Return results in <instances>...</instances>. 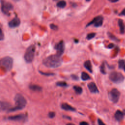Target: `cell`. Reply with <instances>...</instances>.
Masks as SVG:
<instances>
[{
  "instance_id": "ac0fdd59",
  "label": "cell",
  "mask_w": 125,
  "mask_h": 125,
  "mask_svg": "<svg viewBox=\"0 0 125 125\" xmlns=\"http://www.w3.org/2000/svg\"><path fill=\"white\" fill-rule=\"evenodd\" d=\"M29 89L33 90L35 91H41L42 90V88L40 86L35 85H31L29 86Z\"/></svg>"
},
{
  "instance_id": "d6986e66",
  "label": "cell",
  "mask_w": 125,
  "mask_h": 125,
  "mask_svg": "<svg viewBox=\"0 0 125 125\" xmlns=\"http://www.w3.org/2000/svg\"><path fill=\"white\" fill-rule=\"evenodd\" d=\"M81 78L83 81H87L91 79L90 76L85 72H83L81 73Z\"/></svg>"
},
{
  "instance_id": "d6a6232c",
  "label": "cell",
  "mask_w": 125,
  "mask_h": 125,
  "mask_svg": "<svg viewBox=\"0 0 125 125\" xmlns=\"http://www.w3.org/2000/svg\"><path fill=\"white\" fill-rule=\"evenodd\" d=\"M114 46H115V45H114L113 44L111 43V44H110L108 45V49H111L113 48L114 47Z\"/></svg>"
},
{
  "instance_id": "5bb4252c",
  "label": "cell",
  "mask_w": 125,
  "mask_h": 125,
  "mask_svg": "<svg viewBox=\"0 0 125 125\" xmlns=\"http://www.w3.org/2000/svg\"><path fill=\"white\" fill-rule=\"evenodd\" d=\"M61 108L62 110L67 111H76L75 109H74L73 107H71L69 104L67 103H63L62 104Z\"/></svg>"
},
{
  "instance_id": "f1b7e54d",
  "label": "cell",
  "mask_w": 125,
  "mask_h": 125,
  "mask_svg": "<svg viewBox=\"0 0 125 125\" xmlns=\"http://www.w3.org/2000/svg\"><path fill=\"white\" fill-rule=\"evenodd\" d=\"M55 113L54 112H50L49 113V116L50 118H53L55 117Z\"/></svg>"
},
{
  "instance_id": "277c9868",
  "label": "cell",
  "mask_w": 125,
  "mask_h": 125,
  "mask_svg": "<svg viewBox=\"0 0 125 125\" xmlns=\"http://www.w3.org/2000/svg\"><path fill=\"white\" fill-rule=\"evenodd\" d=\"M35 52V47L34 45H31L28 48L24 56V58L26 62L30 63L33 61L34 58Z\"/></svg>"
},
{
  "instance_id": "ba28073f",
  "label": "cell",
  "mask_w": 125,
  "mask_h": 125,
  "mask_svg": "<svg viewBox=\"0 0 125 125\" xmlns=\"http://www.w3.org/2000/svg\"><path fill=\"white\" fill-rule=\"evenodd\" d=\"M103 20H104V18L102 16H98L95 18H94L87 25L86 27H89L92 25H93L94 27L96 28L100 27L103 25Z\"/></svg>"
},
{
  "instance_id": "7c38bea8",
  "label": "cell",
  "mask_w": 125,
  "mask_h": 125,
  "mask_svg": "<svg viewBox=\"0 0 125 125\" xmlns=\"http://www.w3.org/2000/svg\"><path fill=\"white\" fill-rule=\"evenodd\" d=\"M8 119L12 121H22L26 119V116L23 114H20L14 116H10L8 118Z\"/></svg>"
},
{
  "instance_id": "8d00e7d4",
  "label": "cell",
  "mask_w": 125,
  "mask_h": 125,
  "mask_svg": "<svg viewBox=\"0 0 125 125\" xmlns=\"http://www.w3.org/2000/svg\"><path fill=\"white\" fill-rule=\"evenodd\" d=\"M67 125H75L73 124H72V123H69Z\"/></svg>"
},
{
  "instance_id": "83f0119b",
  "label": "cell",
  "mask_w": 125,
  "mask_h": 125,
  "mask_svg": "<svg viewBox=\"0 0 125 125\" xmlns=\"http://www.w3.org/2000/svg\"><path fill=\"white\" fill-rule=\"evenodd\" d=\"M4 39V34L2 31V29L0 28V41H2Z\"/></svg>"
},
{
  "instance_id": "5b68a950",
  "label": "cell",
  "mask_w": 125,
  "mask_h": 125,
  "mask_svg": "<svg viewBox=\"0 0 125 125\" xmlns=\"http://www.w3.org/2000/svg\"><path fill=\"white\" fill-rule=\"evenodd\" d=\"M109 78L112 82L115 84H119L124 81L125 77L123 74L118 72L113 71L109 75Z\"/></svg>"
},
{
  "instance_id": "1f68e13d",
  "label": "cell",
  "mask_w": 125,
  "mask_h": 125,
  "mask_svg": "<svg viewBox=\"0 0 125 125\" xmlns=\"http://www.w3.org/2000/svg\"><path fill=\"white\" fill-rule=\"evenodd\" d=\"M98 125H106L100 119H98Z\"/></svg>"
},
{
  "instance_id": "4dcf8cb0",
  "label": "cell",
  "mask_w": 125,
  "mask_h": 125,
  "mask_svg": "<svg viewBox=\"0 0 125 125\" xmlns=\"http://www.w3.org/2000/svg\"><path fill=\"white\" fill-rule=\"evenodd\" d=\"M42 75H44L46 76H51V75H54V73H44V72H40Z\"/></svg>"
},
{
  "instance_id": "6da1fadb",
  "label": "cell",
  "mask_w": 125,
  "mask_h": 125,
  "mask_svg": "<svg viewBox=\"0 0 125 125\" xmlns=\"http://www.w3.org/2000/svg\"><path fill=\"white\" fill-rule=\"evenodd\" d=\"M62 60L61 57L56 55H51L43 60V63L47 67L49 68H57L62 64Z\"/></svg>"
},
{
  "instance_id": "9c48e42d",
  "label": "cell",
  "mask_w": 125,
  "mask_h": 125,
  "mask_svg": "<svg viewBox=\"0 0 125 125\" xmlns=\"http://www.w3.org/2000/svg\"><path fill=\"white\" fill-rule=\"evenodd\" d=\"M54 49L57 51L56 55L59 57H61L65 51V43L63 41H61L56 44L54 47Z\"/></svg>"
},
{
  "instance_id": "4316f807",
  "label": "cell",
  "mask_w": 125,
  "mask_h": 125,
  "mask_svg": "<svg viewBox=\"0 0 125 125\" xmlns=\"http://www.w3.org/2000/svg\"><path fill=\"white\" fill-rule=\"evenodd\" d=\"M50 28L51 29L54 30H57L58 29V26H57L56 25L53 24H52L50 25Z\"/></svg>"
},
{
  "instance_id": "8992f818",
  "label": "cell",
  "mask_w": 125,
  "mask_h": 125,
  "mask_svg": "<svg viewBox=\"0 0 125 125\" xmlns=\"http://www.w3.org/2000/svg\"><path fill=\"white\" fill-rule=\"evenodd\" d=\"M120 96V91L116 89H112L109 93V98L110 100L114 103L118 102Z\"/></svg>"
},
{
  "instance_id": "e575fe53",
  "label": "cell",
  "mask_w": 125,
  "mask_h": 125,
  "mask_svg": "<svg viewBox=\"0 0 125 125\" xmlns=\"http://www.w3.org/2000/svg\"><path fill=\"white\" fill-rule=\"evenodd\" d=\"M119 15H123L125 16V8L121 11V12L119 14Z\"/></svg>"
},
{
  "instance_id": "f546056e",
  "label": "cell",
  "mask_w": 125,
  "mask_h": 125,
  "mask_svg": "<svg viewBox=\"0 0 125 125\" xmlns=\"http://www.w3.org/2000/svg\"><path fill=\"white\" fill-rule=\"evenodd\" d=\"M71 77L72 78V79L74 80H79V77L78 76H77L75 74H72L71 75Z\"/></svg>"
},
{
  "instance_id": "603a6c76",
  "label": "cell",
  "mask_w": 125,
  "mask_h": 125,
  "mask_svg": "<svg viewBox=\"0 0 125 125\" xmlns=\"http://www.w3.org/2000/svg\"><path fill=\"white\" fill-rule=\"evenodd\" d=\"M125 65V61L124 60H120L118 62L119 68L120 69H123Z\"/></svg>"
},
{
  "instance_id": "30bf717a",
  "label": "cell",
  "mask_w": 125,
  "mask_h": 125,
  "mask_svg": "<svg viewBox=\"0 0 125 125\" xmlns=\"http://www.w3.org/2000/svg\"><path fill=\"white\" fill-rule=\"evenodd\" d=\"M21 24V21L19 18L16 17L8 23V26L10 28H15L18 27Z\"/></svg>"
},
{
  "instance_id": "d590c367",
  "label": "cell",
  "mask_w": 125,
  "mask_h": 125,
  "mask_svg": "<svg viewBox=\"0 0 125 125\" xmlns=\"http://www.w3.org/2000/svg\"><path fill=\"white\" fill-rule=\"evenodd\" d=\"M111 2V3H116L117 2H118V0H115V1H112V0H111V1H110Z\"/></svg>"
},
{
  "instance_id": "cb8c5ba5",
  "label": "cell",
  "mask_w": 125,
  "mask_h": 125,
  "mask_svg": "<svg viewBox=\"0 0 125 125\" xmlns=\"http://www.w3.org/2000/svg\"><path fill=\"white\" fill-rule=\"evenodd\" d=\"M100 71L102 73H103V74H106V69H105V64H104V62L100 66Z\"/></svg>"
},
{
  "instance_id": "7a4b0ae2",
  "label": "cell",
  "mask_w": 125,
  "mask_h": 125,
  "mask_svg": "<svg viewBox=\"0 0 125 125\" xmlns=\"http://www.w3.org/2000/svg\"><path fill=\"white\" fill-rule=\"evenodd\" d=\"M16 106L13 108H11L9 111H15L18 110H21L25 108L27 105V100L25 97L21 94H17L14 98Z\"/></svg>"
},
{
  "instance_id": "ffe728a7",
  "label": "cell",
  "mask_w": 125,
  "mask_h": 125,
  "mask_svg": "<svg viewBox=\"0 0 125 125\" xmlns=\"http://www.w3.org/2000/svg\"><path fill=\"white\" fill-rule=\"evenodd\" d=\"M73 89L77 94H81L83 92V89L80 86H74L73 87Z\"/></svg>"
},
{
  "instance_id": "3957f363",
  "label": "cell",
  "mask_w": 125,
  "mask_h": 125,
  "mask_svg": "<svg viewBox=\"0 0 125 125\" xmlns=\"http://www.w3.org/2000/svg\"><path fill=\"white\" fill-rule=\"evenodd\" d=\"M13 64V59L9 56L5 57L0 60V67L7 71H9L12 69Z\"/></svg>"
},
{
  "instance_id": "2e32d148",
  "label": "cell",
  "mask_w": 125,
  "mask_h": 125,
  "mask_svg": "<svg viewBox=\"0 0 125 125\" xmlns=\"http://www.w3.org/2000/svg\"><path fill=\"white\" fill-rule=\"evenodd\" d=\"M124 114L123 113V112H122L121 111L118 110L116 111L114 116L115 118L116 119V120L118 121H120L121 120H122V119L124 118Z\"/></svg>"
},
{
  "instance_id": "d4e9b609",
  "label": "cell",
  "mask_w": 125,
  "mask_h": 125,
  "mask_svg": "<svg viewBox=\"0 0 125 125\" xmlns=\"http://www.w3.org/2000/svg\"><path fill=\"white\" fill-rule=\"evenodd\" d=\"M96 36V33H93V32H92V33H90L89 34H88L87 36V40H91L92 39H93L95 36Z\"/></svg>"
},
{
  "instance_id": "e0dca14e",
  "label": "cell",
  "mask_w": 125,
  "mask_h": 125,
  "mask_svg": "<svg viewBox=\"0 0 125 125\" xmlns=\"http://www.w3.org/2000/svg\"><path fill=\"white\" fill-rule=\"evenodd\" d=\"M84 66L90 73H92L91 62L90 60H87L84 62Z\"/></svg>"
},
{
  "instance_id": "74e56055",
  "label": "cell",
  "mask_w": 125,
  "mask_h": 125,
  "mask_svg": "<svg viewBox=\"0 0 125 125\" xmlns=\"http://www.w3.org/2000/svg\"><path fill=\"white\" fill-rule=\"evenodd\" d=\"M123 113L124 115H125V109L123 110Z\"/></svg>"
},
{
  "instance_id": "f35d334b",
  "label": "cell",
  "mask_w": 125,
  "mask_h": 125,
  "mask_svg": "<svg viewBox=\"0 0 125 125\" xmlns=\"http://www.w3.org/2000/svg\"><path fill=\"white\" fill-rule=\"evenodd\" d=\"M123 69H124V71H125V66L124 67Z\"/></svg>"
},
{
  "instance_id": "52a82bcc",
  "label": "cell",
  "mask_w": 125,
  "mask_h": 125,
  "mask_svg": "<svg viewBox=\"0 0 125 125\" xmlns=\"http://www.w3.org/2000/svg\"><path fill=\"white\" fill-rule=\"evenodd\" d=\"M1 3V10L4 14L8 15L9 12L13 9V6L10 3L4 1H2Z\"/></svg>"
},
{
  "instance_id": "7402d4cb",
  "label": "cell",
  "mask_w": 125,
  "mask_h": 125,
  "mask_svg": "<svg viewBox=\"0 0 125 125\" xmlns=\"http://www.w3.org/2000/svg\"><path fill=\"white\" fill-rule=\"evenodd\" d=\"M56 85L58 87H64V88H66L68 87V85L67 83L66 82H63V81L57 82L56 83Z\"/></svg>"
},
{
  "instance_id": "44dd1931",
  "label": "cell",
  "mask_w": 125,
  "mask_h": 125,
  "mask_svg": "<svg viewBox=\"0 0 125 125\" xmlns=\"http://www.w3.org/2000/svg\"><path fill=\"white\" fill-rule=\"evenodd\" d=\"M67 5V3L66 2L64 1H61L58 2L57 3V6L61 8H63L65 7H66Z\"/></svg>"
},
{
  "instance_id": "484cf974",
  "label": "cell",
  "mask_w": 125,
  "mask_h": 125,
  "mask_svg": "<svg viewBox=\"0 0 125 125\" xmlns=\"http://www.w3.org/2000/svg\"><path fill=\"white\" fill-rule=\"evenodd\" d=\"M108 35H109V38H110L111 40H112L115 41H119V40H118L115 36H114L112 34H111V33L109 32V33H108Z\"/></svg>"
},
{
  "instance_id": "836d02e7",
  "label": "cell",
  "mask_w": 125,
  "mask_h": 125,
  "mask_svg": "<svg viewBox=\"0 0 125 125\" xmlns=\"http://www.w3.org/2000/svg\"><path fill=\"white\" fill-rule=\"evenodd\" d=\"M80 125H89V124L87 122H81L80 123Z\"/></svg>"
},
{
  "instance_id": "9a60e30c",
  "label": "cell",
  "mask_w": 125,
  "mask_h": 125,
  "mask_svg": "<svg viewBox=\"0 0 125 125\" xmlns=\"http://www.w3.org/2000/svg\"><path fill=\"white\" fill-rule=\"evenodd\" d=\"M118 24L119 27L120 32L121 34H124L125 31V25L122 19H119L118 21Z\"/></svg>"
},
{
  "instance_id": "8fae6325",
  "label": "cell",
  "mask_w": 125,
  "mask_h": 125,
  "mask_svg": "<svg viewBox=\"0 0 125 125\" xmlns=\"http://www.w3.org/2000/svg\"><path fill=\"white\" fill-rule=\"evenodd\" d=\"M88 88L90 91L93 93H99V90L94 82H90L88 84Z\"/></svg>"
},
{
  "instance_id": "4fadbf2b",
  "label": "cell",
  "mask_w": 125,
  "mask_h": 125,
  "mask_svg": "<svg viewBox=\"0 0 125 125\" xmlns=\"http://www.w3.org/2000/svg\"><path fill=\"white\" fill-rule=\"evenodd\" d=\"M11 107V105L7 102L0 101V110L1 111H6L10 110Z\"/></svg>"
}]
</instances>
